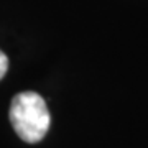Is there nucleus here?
<instances>
[{"label": "nucleus", "mask_w": 148, "mask_h": 148, "mask_svg": "<svg viewBox=\"0 0 148 148\" xmlns=\"http://www.w3.org/2000/svg\"><path fill=\"white\" fill-rule=\"evenodd\" d=\"M10 122L16 135L27 143H38L45 138L51 115L46 102L36 92H20L10 106Z\"/></svg>", "instance_id": "obj_1"}, {"label": "nucleus", "mask_w": 148, "mask_h": 148, "mask_svg": "<svg viewBox=\"0 0 148 148\" xmlns=\"http://www.w3.org/2000/svg\"><path fill=\"white\" fill-rule=\"evenodd\" d=\"M7 69H8V58L5 56L3 51H0V79L5 76Z\"/></svg>", "instance_id": "obj_2"}]
</instances>
